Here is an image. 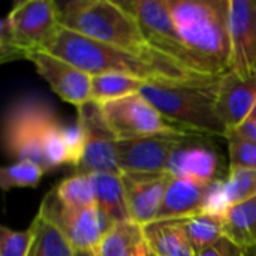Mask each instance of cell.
Listing matches in <instances>:
<instances>
[{
	"label": "cell",
	"instance_id": "cell-11",
	"mask_svg": "<svg viewBox=\"0 0 256 256\" xmlns=\"http://www.w3.org/2000/svg\"><path fill=\"white\" fill-rule=\"evenodd\" d=\"M201 136H148L117 141V160L122 172L162 174L172 154Z\"/></svg>",
	"mask_w": 256,
	"mask_h": 256
},
{
	"label": "cell",
	"instance_id": "cell-26",
	"mask_svg": "<svg viewBox=\"0 0 256 256\" xmlns=\"http://www.w3.org/2000/svg\"><path fill=\"white\" fill-rule=\"evenodd\" d=\"M44 174L40 165L32 160H16L0 170V188L3 192L15 188H36Z\"/></svg>",
	"mask_w": 256,
	"mask_h": 256
},
{
	"label": "cell",
	"instance_id": "cell-6",
	"mask_svg": "<svg viewBox=\"0 0 256 256\" xmlns=\"http://www.w3.org/2000/svg\"><path fill=\"white\" fill-rule=\"evenodd\" d=\"M100 110L117 141L148 136H198L165 118L141 93L104 104Z\"/></svg>",
	"mask_w": 256,
	"mask_h": 256
},
{
	"label": "cell",
	"instance_id": "cell-18",
	"mask_svg": "<svg viewBox=\"0 0 256 256\" xmlns=\"http://www.w3.org/2000/svg\"><path fill=\"white\" fill-rule=\"evenodd\" d=\"M90 182L94 204L111 225L130 220L122 174H90Z\"/></svg>",
	"mask_w": 256,
	"mask_h": 256
},
{
	"label": "cell",
	"instance_id": "cell-20",
	"mask_svg": "<svg viewBox=\"0 0 256 256\" xmlns=\"http://www.w3.org/2000/svg\"><path fill=\"white\" fill-rule=\"evenodd\" d=\"M94 254L96 256H150L144 226L132 220L111 225Z\"/></svg>",
	"mask_w": 256,
	"mask_h": 256
},
{
	"label": "cell",
	"instance_id": "cell-34",
	"mask_svg": "<svg viewBox=\"0 0 256 256\" xmlns=\"http://www.w3.org/2000/svg\"><path fill=\"white\" fill-rule=\"evenodd\" d=\"M242 256H256V246H249L242 249Z\"/></svg>",
	"mask_w": 256,
	"mask_h": 256
},
{
	"label": "cell",
	"instance_id": "cell-29",
	"mask_svg": "<svg viewBox=\"0 0 256 256\" xmlns=\"http://www.w3.org/2000/svg\"><path fill=\"white\" fill-rule=\"evenodd\" d=\"M36 222L24 231H14L8 226L0 230V256H30L34 238H36Z\"/></svg>",
	"mask_w": 256,
	"mask_h": 256
},
{
	"label": "cell",
	"instance_id": "cell-35",
	"mask_svg": "<svg viewBox=\"0 0 256 256\" xmlns=\"http://www.w3.org/2000/svg\"><path fill=\"white\" fill-rule=\"evenodd\" d=\"M76 256H96L94 252H76Z\"/></svg>",
	"mask_w": 256,
	"mask_h": 256
},
{
	"label": "cell",
	"instance_id": "cell-27",
	"mask_svg": "<svg viewBox=\"0 0 256 256\" xmlns=\"http://www.w3.org/2000/svg\"><path fill=\"white\" fill-rule=\"evenodd\" d=\"M224 182H225V192L231 207L256 196V170H250V168L228 170V174L224 178Z\"/></svg>",
	"mask_w": 256,
	"mask_h": 256
},
{
	"label": "cell",
	"instance_id": "cell-8",
	"mask_svg": "<svg viewBox=\"0 0 256 256\" xmlns=\"http://www.w3.org/2000/svg\"><path fill=\"white\" fill-rule=\"evenodd\" d=\"M24 58L33 51H46L62 28V9L52 0H21L8 12Z\"/></svg>",
	"mask_w": 256,
	"mask_h": 256
},
{
	"label": "cell",
	"instance_id": "cell-33",
	"mask_svg": "<svg viewBox=\"0 0 256 256\" xmlns=\"http://www.w3.org/2000/svg\"><path fill=\"white\" fill-rule=\"evenodd\" d=\"M236 130H238V132H242V134H244V135H248V136L256 140V123L250 122V120H248L243 126H240Z\"/></svg>",
	"mask_w": 256,
	"mask_h": 256
},
{
	"label": "cell",
	"instance_id": "cell-19",
	"mask_svg": "<svg viewBox=\"0 0 256 256\" xmlns=\"http://www.w3.org/2000/svg\"><path fill=\"white\" fill-rule=\"evenodd\" d=\"M144 232L150 255L198 256L182 226V220H154L144 226Z\"/></svg>",
	"mask_w": 256,
	"mask_h": 256
},
{
	"label": "cell",
	"instance_id": "cell-31",
	"mask_svg": "<svg viewBox=\"0 0 256 256\" xmlns=\"http://www.w3.org/2000/svg\"><path fill=\"white\" fill-rule=\"evenodd\" d=\"M63 140L68 153V165L75 170L80 165L86 148V132L82 126L78 122L72 126H64Z\"/></svg>",
	"mask_w": 256,
	"mask_h": 256
},
{
	"label": "cell",
	"instance_id": "cell-16",
	"mask_svg": "<svg viewBox=\"0 0 256 256\" xmlns=\"http://www.w3.org/2000/svg\"><path fill=\"white\" fill-rule=\"evenodd\" d=\"M219 171V156L212 148L194 142L177 150L166 166V174L171 177L188 178L206 184L218 180Z\"/></svg>",
	"mask_w": 256,
	"mask_h": 256
},
{
	"label": "cell",
	"instance_id": "cell-5",
	"mask_svg": "<svg viewBox=\"0 0 256 256\" xmlns=\"http://www.w3.org/2000/svg\"><path fill=\"white\" fill-rule=\"evenodd\" d=\"M219 78L184 82L150 81L141 94L171 123L198 136H220L226 140L228 129L218 114Z\"/></svg>",
	"mask_w": 256,
	"mask_h": 256
},
{
	"label": "cell",
	"instance_id": "cell-24",
	"mask_svg": "<svg viewBox=\"0 0 256 256\" xmlns=\"http://www.w3.org/2000/svg\"><path fill=\"white\" fill-rule=\"evenodd\" d=\"M182 226L196 252H201L226 237L225 218L219 216L198 213L192 218L183 219Z\"/></svg>",
	"mask_w": 256,
	"mask_h": 256
},
{
	"label": "cell",
	"instance_id": "cell-9",
	"mask_svg": "<svg viewBox=\"0 0 256 256\" xmlns=\"http://www.w3.org/2000/svg\"><path fill=\"white\" fill-rule=\"evenodd\" d=\"M78 123L86 132V148L76 174H122L117 160V138L106 124L100 105L88 102L78 108Z\"/></svg>",
	"mask_w": 256,
	"mask_h": 256
},
{
	"label": "cell",
	"instance_id": "cell-32",
	"mask_svg": "<svg viewBox=\"0 0 256 256\" xmlns=\"http://www.w3.org/2000/svg\"><path fill=\"white\" fill-rule=\"evenodd\" d=\"M198 256H242V249L225 237L216 244L198 252Z\"/></svg>",
	"mask_w": 256,
	"mask_h": 256
},
{
	"label": "cell",
	"instance_id": "cell-22",
	"mask_svg": "<svg viewBox=\"0 0 256 256\" xmlns=\"http://www.w3.org/2000/svg\"><path fill=\"white\" fill-rule=\"evenodd\" d=\"M226 238L240 249L256 246V196L230 208L225 216Z\"/></svg>",
	"mask_w": 256,
	"mask_h": 256
},
{
	"label": "cell",
	"instance_id": "cell-37",
	"mask_svg": "<svg viewBox=\"0 0 256 256\" xmlns=\"http://www.w3.org/2000/svg\"><path fill=\"white\" fill-rule=\"evenodd\" d=\"M150 256H153V255H150Z\"/></svg>",
	"mask_w": 256,
	"mask_h": 256
},
{
	"label": "cell",
	"instance_id": "cell-7",
	"mask_svg": "<svg viewBox=\"0 0 256 256\" xmlns=\"http://www.w3.org/2000/svg\"><path fill=\"white\" fill-rule=\"evenodd\" d=\"M120 4L136 18L147 40L156 51L184 69L200 74L194 66L166 0H123Z\"/></svg>",
	"mask_w": 256,
	"mask_h": 256
},
{
	"label": "cell",
	"instance_id": "cell-1",
	"mask_svg": "<svg viewBox=\"0 0 256 256\" xmlns=\"http://www.w3.org/2000/svg\"><path fill=\"white\" fill-rule=\"evenodd\" d=\"M231 0H166L195 69L219 78L231 68Z\"/></svg>",
	"mask_w": 256,
	"mask_h": 256
},
{
	"label": "cell",
	"instance_id": "cell-15",
	"mask_svg": "<svg viewBox=\"0 0 256 256\" xmlns=\"http://www.w3.org/2000/svg\"><path fill=\"white\" fill-rule=\"evenodd\" d=\"M216 106L228 132L243 126L256 106V75L240 76L231 70L222 75Z\"/></svg>",
	"mask_w": 256,
	"mask_h": 256
},
{
	"label": "cell",
	"instance_id": "cell-23",
	"mask_svg": "<svg viewBox=\"0 0 256 256\" xmlns=\"http://www.w3.org/2000/svg\"><path fill=\"white\" fill-rule=\"evenodd\" d=\"M34 222L38 230L30 256H76L75 249L54 222L40 212L36 213Z\"/></svg>",
	"mask_w": 256,
	"mask_h": 256
},
{
	"label": "cell",
	"instance_id": "cell-25",
	"mask_svg": "<svg viewBox=\"0 0 256 256\" xmlns=\"http://www.w3.org/2000/svg\"><path fill=\"white\" fill-rule=\"evenodd\" d=\"M52 194L60 206L66 210H82L96 207L90 176L87 174H72L70 177L60 182Z\"/></svg>",
	"mask_w": 256,
	"mask_h": 256
},
{
	"label": "cell",
	"instance_id": "cell-12",
	"mask_svg": "<svg viewBox=\"0 0 256 256\" xmlns=\"http://www.w3.org/2000/svg\"><path fill=\"white\" fill-rule=\"evenodd\" d=\"M28 60L51 90L64 102L81 108L92 102V75L46 51H33Z\"/></svg>",
	"mask_w": 256,
	"mask_h": 256
},
{
	"label": "cell",
	"instance_id": "cell-14",
	"mask_svg": "<svg viewBox=\"0 0 256 256\" xmlns=\"http://www.w3.org/2000/svg\"><path fill=\"white\" fill-rule=\"evenodd\" d=\"M130 220L146 226L156 220L171 176L122 172Z\"/></svg>",
	"mask_w": 256,
	"mask_h": 256
},
{
	"label": "cell",
	"instance_id": "cell-10",
	"mask_svg": "<svg viewBox=\"0 0 256 256\" xmlns=\"http://www.w3.org/2000/svg\"><path fill=\"white\" fill-rule=\"evenodd\" d=\"M38 212L63 231L75 252H94L111 228L98 207L66 210L56 200L52 190L45 196Z\"/></svg>",
	"mask_w": 256,
	"mask_h": 256
},
{
	"label": "cell",
	"instance_id": "cell-17",
	"mask_svg": "<svg viewBox=\"0 0 256 256\" xmlns=\"http://www.w3.org/2000/svg\"><path fill=\"white\" fill-rule=\"evenodd\" d=\"M208 184L172 177L165 190L156 220H183L198 214Z\"/></svg>",
	"mask_w": 256,
	"mask_h": 256
},
{
	"label": "cell",
	"instance_id": "cell-4",
	"mask_svg": "<svg viewBox=\"0 0 256 256\" xmlns=\"http://www.w3.org/2000/svg\"><path fill=\"white\" fill-rule=\"evenodd\" d=\"M51 52L90 75L99 74H124L141 78L144 81H165V82H184L212 80L210 76L195 75L183 70L170 69L141 58L116 46L90 39L74 30L62 26L51 45L46 48Z\"/></svg>",
	"mask_w": 256,
	"mask_h": 256
},
{
	"label": "cell",
	"instance_id": "cell-30",
	"mask_svg": "<svg viewBox=\"0 0 256 256\" xmlns=\"http://www.w3.org/2000/svg\"><path fill=\"white\" fill-rule=\"evenodd\" d=\"M231 206L225 192V182L224 178H218L212 182L207 186L204 200H202V207L200 213L212 214V216H219L225 218L226 213L230 212Z\"/></svg>",
	"mask_w": 256,
	"mask_h": 256
},
{
	"label": "cell",
	"instance_id": "cell-2",
	"mask_svg": "<svg viewBox=\"0 0 256 256\" xmlns=\"http://www.w3.org/2000/svg\"><path fill=\"white\" fill-rule=\"evenodd\" d=\"M62 26L160 66L201 75L184 69L156 51L147 40L136 18L126 10L120 2L72 0L62 8Z\"/></svg>",
	"mask_w": 256,
	"mask_h": 256
},
{
	"label": "cell",
	"instance_id": "cell-13",
	"mask_svg": "<svg viewBox=\"0 0 256 256\" xmlns=\"http://www.w3.org/2000/svg\"><path fill=\"white\" fill-rule=\"evenodd\" d=\"M230 36V70L240 76L256 75V0H231Z\"/></svg>",
	"mask_w": 256,
	"mask_h": 256
},
{
	"label": "cell",
	"instance_id": "cell-3",
	"mask_svg": "<svg viewBox=\"0 0 256 256\" xmlns=\"http://www.w3.org/2000/svg\"><path fill=\"white\" fill-rule=\"evenodd\" d=\"M64 126L44 100L27 98L12 104L3 120V146L16 160H32L45 172L68 165Z\"/></svg>",
	"mask_w": 256,
	"mask_h": 256
},
{
	"label": "cell",
	"instance_id": "cell-21",
	"mask_svg": "<svg viewBox=\"0 0 256 256\" xmlns=\"http://www.w3.org/2000/svg\"><path fill=\"white\" fill-rule=\"evenodd\" d=\"M144 81L124 74H99L92 75V102L104 105L141 92Z\"/></svg>",
	"mask_w": 256,
	"mask_h": 256
},
{
	"label": "cell",
	"instance_id": "cell-28",
	"mask_svg": "<svg viewBox=\"0 0 256 256\" xmlns=\"http://www.w3.org/2000/svg\"><path fill=\"white\" fill-rule=\"evenodd\" d=\"M228 141V159L230 168H250L256 170V140L238 132L230 130Z\"/></svg>",
	"mask_w": 256,
	"mask_h": 256
},
{
	"label": "cell",
	"instance_id": "cell-36",
	"mask_svg": "<svg viewBox=\"0 0 256 256\" xmlns=\"http://www.w3.org/2000/svg\"><path fill=\"white\" fill-rule=\"evenodd\" d=\"M250 122H254V123H256V106L255 110H254V112H252V116H250V118H249Z\"/></svg>",
	"mask_w": 256,
	"mask_h": 256
}]
</instances>
